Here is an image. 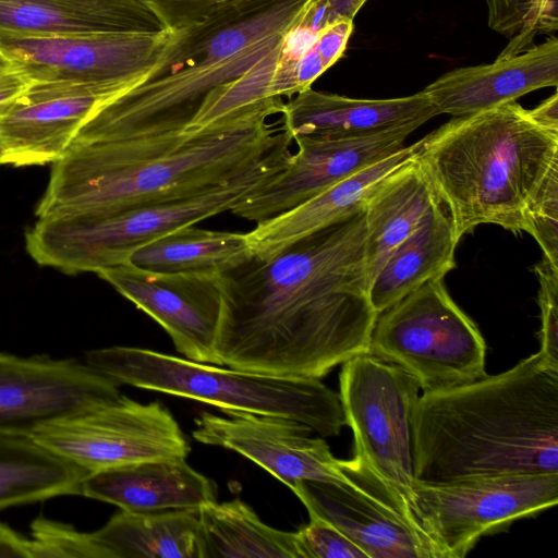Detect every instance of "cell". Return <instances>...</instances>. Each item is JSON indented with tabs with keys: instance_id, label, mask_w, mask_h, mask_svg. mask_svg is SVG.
I'll list each match as a JSON object with an SVG mask.
<instances>
[{
	"instance_id": "1",
	"label": "cell",
	"mask_w": 558,
	"mask_h": 558,
	"mask_svg": "<svg viewBox=\"0 0 558 558\" xmlns=\"http://www.w3.org/2000/svg\"><path fill=\"white\" fill-rule=\"evenodd\" d=\"M364 204L268 258L220 274L218 365L322 378L368 352L377 319L365 268Z\"/></svg>"
},
{
	"instance_id": "2",
	"label": "cell",
	"mask_w": 558,
	"mask_h": 558,
	"mask_svg": "<svg viewBox=\"0 0 558 558\" xmlns=\"http://www.w3.org/2000/svg\"><path fill=\"white\" fill-rule=\"evenodd\" d=\"M315 0H227L203 19L170 31L156 62L97 109L74 143L202 130L271 109L284 34Z\"/></svg>"
},
{
	"instance_id": "3",
	"label": "cell",
	"mask_w": 558,
	"mask_h": 558,
	"mask_svg": "<svg viewBox=\"0 0 558 558\" xmlns=\"http://www.w3.org/2000/svg\"><path fill=\"white\" fill-rule=\"evenodd\" d=\"M263 109L202 130L74 143L52 163L37 218L114 213L199 194L244 173L288 133Z\"/></svg>"
},
{
	"instance_id": "4",
	"label": "cell",
	"mask_w": 558,
	"mask_h": 558,
	"mask_svg": "<svg viewBox=\"0 0 558 558\" xmlns=\"http://www.w3.org/2000/svg\"><path fill=\"white\" fill-rule=\"evenodd\" d=\"M412 451L422 483L558 473V369L537 352L498 375L423 392Z\"/></svg>"
},
{
	"instance_id": "5",
	"label": "cell",
	"mask_w": 558,
	"mask_h": 558,
	"mask_svg": "<svg viewBox=\"0 0 558 558\" xmlns=\"http://www.w3.org/2000/svg\"><path fill=\"white\" fill-rule=\"evenodd\" d=\"M418 142L414 160L459 241L480 225L525 232L533 199L558 168V132L515 101L457 117Z\"/></svg>"
},
{
	"instance_id": "6",
	"label": "cell",
	"mask_w": 558,
	"mask_h": 558,
	"mask_svg": "<svg viewBox=\"0 0 558 558\" xmlns=\"http://www.w3.org/2000/svg\"><path fill=\"white\" fill-rule=\"evenodd\" d=\"M287 137L244 173L199 194L114 213H73L38 218L26 250L43 266L65 274L97 272L128 263L142 245L184 226L231 210L282 170L291 156Z\"/></svg>"
},
{
	"instance_id": "7",
	"label": "cell",
	"mask_w": 558,
	"mask_h": 558,
	"mask_svg": "<svg viewBox=\"0 0 558 558\" xmlns=\"http://www.w3.org/2000/svg\"><path fill=\"white\" fill-rule=\"evenodd\" d=\"M85 362L119 385L183 397L225 413L286 417L323 437L347 425L340 397L317 378L264 375L177 357L150 349L109 347L86 352Z\"/></svg>"
},
{
	"instance_id": "8",
	"label": "cell",
	"mask_w": 558,
	"mask_h": 558,
	"mask_svg": "<svg viewBox=\"0 0 558 558\" xmlns=\"http://www.w3.org/2000/svg\"><path fill=\"white\" fill-rule=\"evenodd\" d=\"M412 375L423 392L485 377V340L449 295L428 280L377 316L368 352Z\"/></svg>"
},
{
	"instance_id": "9",
	"label": "cell",
	"mask_w": 558,
	"mask_h": 558,
	"mask_svg": "<svg viewBox=\"0 0 558 558\" xmlns=\"http://www.w3.org/2000/svg\"><path fill=\"white\" fill-rule=\"evenodd\" d=\"M342 364L339 397L353 432L351 462L389 494L411 525L409 505L416 481L412 413L420 385L401 367L369 353Z\"/></svg>"
},
{
	"instance_id": "10",
	"label": "cell",
	"mask_w": 558,
	"mask_h": 558,
	"mask_svg": "<svg viewBox=\"0 0 558 558\" xmlns=\"http://www.w3.org/2000/svg\"><path fill=\"white\" fill-rule=\"evenodd\" d=\"M557 502L558 473L415 481L409 515L430 558H462L481 537Z\"/></svg>"
},
{
	"instance_id": "11",
	"label": "cell",
	"mask_w": 558,
	"mask_h": 558,
	"mask_svg": "<svg viewBox=\"0 0 558 558\" xmlns=\"http://www.w3.org/2000/svg\"><path fill=\"white\" fill-rule=\"evenodd\" d=\"M32 438L88 473L165 458H185L191 448L178 422L160 402L128 397L39 428Z\"/></svg>"
},
{
	"instance_id": "12",
	"label": "cell",
	"mask_w": 558,
	"mask_h": 558,
	"mask_svg": "<svg viewBox=\"0 0 558 558\" xmlns=\"http://www.w3.org/2000/svg\"><path fill=\"white\" fill-rule=\"evenodd\" d=\"M120 397L119 384L86 362L0 352V435L32 438L51 422Z\"/></svg>"
},
{
	"instance_id": "13",
	"label": "cell",
	"mask_w": 558,
	"mask_h": 558,
	"mask_svg": "<svg viewBox=\"0 0 558 558\" xmlns=\"http://www.w3.org/2000/svg\"><path fill=\"white\" fill-rule=\"evenodd\" d=\"M169 33L2 36L0 53L29 83L74 82L131 87L156 62Z\"/></svg>"
},
{
	"instance_id": "14",
	"label": "cell",
	"mask_w": 558,
	"mask_h": 558,
	"mask_svg": "<svg viewBox=\"0 0 558 558\" xmlns=\"http://www.w3.org/2000/svg\"><path fill=\"white\" fill-rule=\"evenodd\" d=\"M96 275L157 322L185 359L218 365L220 272H157L124 263Z\"/></svg>"
},
{
	"instance_id": "15",
	"label": "cell",
	"mask_w": 558,
	"mask_h": 558,
	"mask_svg": "<svg viewBox=\"0 0 558 558\" xmlns=\"http://www.w3.org/2000/svg\"><path fill=\"white\" fill-rule=\"evenodd\" d=\"M129 86L74 82L29 83L0 111V165L53 163L85 121Z\"/></svg>"
},
{
	"instance_id": "16",
	"label": "cell",
	"mask_w": 558,
	"mask_h": 558,
	"mask_svg": "<svg viewBox=\"0 0 558 558\" xmlns=\"http://www.w3.org/2000/svg\"><path fill=\"white\" fill-rule=\"evenodd\" d=\"M226 414L201 413L195 418L193 438L244 456L290 489L300 481L356 484L342 460L332 456L323 438L312 437L313 429L307 425L247 412Z\"/></svg>"
},
{
	"instance_id": "17",
	"label": "cell",
	"mask_w": 558,
	"mask_h": 558,
	"mask_svg": "<svg viewBox=\"0 0 558 558\" xmlns=\"http://www.w3.org/2000/svg\"><path fill=\"white\" fill-rule=\"evenodd\" d=\"M420 125L410 124L365 137L298 138L287 166L250 192L230 211L260 222L291 209L341 180L404 147Z\"/></svg>"
},
{
	"instance_id": "18",
	"label": "cell",
	"mask_w": 558,
	"mask_h": 558,
	"mask_svg": "<svg viewBox=\"0 0 558 558\" xmlns=\"http://www.w3.org/2000/svg\"><path fill=\"white\" fill-rule=\"evenodd\" d=\"M343 465L355 485L300 481L292 487L308 514L333 525L367 558H430L389 494L350 460Z\"/></svg>"
},
{
	"instance_id": "19",
	"label": "cell",
	"mask_w": 558,
	"mask_h": 558,
	"mask_svg": "<svg viewBox=\"0 0 558 558\" xmlns=\"http://www.w3.org/2000/svg\"><path fill=\"white\" fill-rule=\"evenodd\" d=\"M280 113L292 141L365 137L410 124L421 126L439 114L423 90L399 98L354 99L312 87L283 102Z\"/></svg>"
},
{
	"instance_id": "20",
	"label": "cell",
	"mask_w": 558,
	"mask_h": 558,
	"mask_svg": "<svg viewBox=\"0 0 558 558\" xmlns=\"http://www.w3.org/2000/svg\"><path fill=\"white\" fill-rule=\"evenodd\" d=\"M558 84V40L545 43L494 63L450 71L423 92L440 113L473 114L515 101L535 89Z\"/></svg>"
},
{
	"instance_id": "21",
	"label": "cell",
	"mask_w": 558,
	"mask_h": 558,
	"mask_svg": "<svg viewBox=\"0 0 558 558\" xmlns=\"http://www.w3.org/2000/svg\"><path fill=\"white\" fill-rule=\"evenodd\" d=\"M81 495L131 512L199 509L217 501L214 481L185 458L145 460L88 473Z\"/></svg>"
},
{
	"instance_id": "22",
	"label": "cell",
	"mask_w": 558,
	"mask_h": 558,
	"mask_svg": "<svg viewBox=\"0 0 558 558\" xmlns=\"http://www.w3.org/2000/svg\"><path fill=\"white\" fill-rule=\"evenodd\" d=\"M166 31L138 0H0V37L156 34Z\"/></svg>"
},
{
	"instance_id": "23",
	"label": "cell",
	"mask_w": 558,
	"mask_h": 558,
	"mask_svg": "<svg viewBox=\"0 0 558 558\" xmlns=\"http://www.w3.org/2000/svg\"><path fill=\"white\" fill-rule=\"evenodd\" d=\"M420 142L339 181L298 206L257 222L246 233L253 257H271L295 241L347 216L364 204L389 173L411 160Z\"/></svg>"
},
{
	"instance_id": "24",
	"label": "cell",
	"mask_w": 558,
	"mask_h": 558,
	"mask_svg": "<svg viewBox=\"0 0 558 558\" xmlns=\"http://www.w3.org/2000/svg\"><path fill=\"white\" fill-rule=\"evenodd\" d=\"M438 202L414 157L373 189L364 201L365 268L369 286L391 253Z\"/></svg>"
},
{
	"instance_id": "25",
	"label": "cell",
	"mask_w": 558,
	"mask_h": 558,
	"mask_svg": "<svg viewBox=\"0 0 558 558\" xmlns=\"http://www.w3.org/2000/svg\"><path fill=\"white\" fill-rule=\"evenodd\" d=\"M458 242L450 216L438 202L373 279L368 298L377 315L428 280L444 278L453 269Z\"/></svg>"
},
{
	"instance_id": "26",
	"label": "cell",
	"mask_w": 558,
	"mask_h": 558,
	"mask_svg": "<svg viewBox=\"0 0 558 558\" xmlns=\"http://www.w3.org/2000/svg\"><path fill=\"white\" fill-rule=\"evenodd\" d=\"M92 534L107 558H199L198 509L121 510Z\"/></svg>"
},
{
	"instance_id": "27",
	"label": "cell",
	"mask_w": 558,
	"mask_h": 558,
	"mask_svg": "<svg viewBox=\"0 0 558 558\" xmlns=\"http://www.w3.org/2000/svg\"><path fill=\"white\" fill-rule=\"evenodd\" d=\"M199 558H301L295 532L274 529L240 499L198 509Z\"/></svg>"
},
{
	"instance_id": "28",
	"label": "cell",
	"mask_w": 558,
	"mask_h": 558,
	"mask_svg": "<svg viewBox=\"0 0 558 558\" xmlns=\"http://www.w3.org/2000/svg\"><path fill=\"white\" fill-rule=\"evenodd\" d=\"M87 475L31 437L0 435V510L81 495Z\"/></svg>"
},
{
	"instance_id": "29",
	"label": "cell",
	"mask_w": 558,
	"mask_h": 558,
	"mask_svg": "<svg viewBox=\"0 0 558 558\" xmlns=\"http://www.w3.org/2000/svg\"><path fill=\"white\" fill-rule=\"evenodd\" d=\"M246 233L184 226L138 247L130 264L157 272H223L252 258Z\"/></svg>"
},
{
	"instance_id": "30",
	"label": "cell",
	"mask_w": 558,
	"mask_h": 558,
	"mask_svg": "<svg viewBox=\"0 0 558 558\" xmlns=\"http://www.w3.org/2000/svg\"><path fill=\"white\" fill-rule=\"evenodd\" d=\"M488 26L510 37L500 57H511L532 48L537 33L558 28V0H486Z\"/></svg>"
},
{
	"instance_id": "31",
	"label": "cell",
	"mask_w": 558,
	"mask_h": 558,
	"mask_svg": "<svg viewBox=\"0 0 558 558\" xmlns=\"http://www.w3.org/2000/svg\"><path fill=\"white\" fill-rule=\"evenodd\" d=\"M29 544L32 558H107L92 533L44 517L32 522Z\"/></svg>"
},
{
	"instance_id": "32",
	"label": "cell",
	"mask_w": 558,
	"mask_h": 558,
	"mask_svg": "<svg viewBox=\"0 0 558 558\" xmlns=\"http://www.w3.org/2000/svg\"><path fill=\"white\" fill-rule=\"evenodd\" d=\"M352 29V20H340L318 31L313 46L292 68L290 98L310 88L317 77L341 58Z\"/></svg>"
},
{
	"instance_id": "33",
	"label": "cell",
	"mask_w": 558,
	"mask_h": 558,
	"mask_svg": "<svg viewBox=\"0 0 558 558\" xmlns=\"http://www.w3.org/2000/svg\"><path fill=\"white\" fill-rule=\"evenodd\" d=\"M525 232L539 244L543 256L558 266V168L547 174L533 199Z\"/></svg>"
},
{
	"instance_id": "34",
	"label": "cell",
	"mask_w": 558,
	"mask_h": 558,
	"mask_svg": "<svg viewBox=\"0 0 558 558\" xmlns=\"http://www.w3.org/2000/svg\"><path fill=\"white\" fill-rule=\"evenodd\" d=\"M538 305L541 308V349L538 353L548 366L558 369V266L545 256L536 264Z\"/></svg>"
},
{
	"instance_id": "35",
	"label": "cell",
	"mask_w": 558,
	"mask_h": 558,
	"mask_svg": "<svg viewBox=\"0 0 558 558\" xmlns=\"http://www.w3.org/2000/svg\"><path fill=\"white\" fill-rule=\"evenodd\" d=\"M295 535L301 558H367L344 534L314 514Z\"/></svg>"
},
{
	"instance_id": "36",
	"label": "cell",
	"mask_w": 558,
	"mask_h": 558,
	"mask_svg": "<svg viewBox=\"0 0 558 558\" xmlns=\"http://www.w3.org/2000/svg\"><path fill=\"white\" fill-rule=\"evenodd\" d=\"M168 29L172 31L203 19L227 0H138Z\"/></svg>"
},
{
	"instance_id": "37",
	"label": "cell",
	"mask_w": 558,
	"mask_h": 558,
	"mask_svg": "<svg viewBox=\"0 0 558 558\" xmlns=\"http://www.w3.org/2000/svg\"><path fill=\"white\" fill-rule=\"evenodd\" d=\"M366 0H315L299 23L313 32L340 20H352Z\"/></svg>"
},
{
	"instance_id": "38",
	"label": "cell",
	"mask_w": 558,
	"mask_h": 558,
	"mask_svg": "<svg viewBox=\"0 0 558 558\" xmlns=\"http://www.w3.org/2000/svg\"><path fill=\"white\" fill-rule=\"evenodd\" d=\"M29 85L20 70L0 53V111Z\"/></svg>"
},
{
	"instance_id": "39",
	"label": "cell",
	"mask_w": 558,
	"mask_h": 558,
	"mask_svg": "<svg viewBox=\"0 0 558 558\" xmlns=\"http://www.w3.org/2000/svg\"><path fill=\"white\" fill-rule=\"evenodd\" d=\"M0 557L32 558L29 538L0 521Z\"/></svg>"
},
{
	"instance_id": "40",
	"label": "cell",
	"mask_w": 558,
	"mask_h": 558,
	"mask_svg": "<svg viewBox=\"0 0 558 558\" xmlns=\"http://www.w3.org/2000/svg\"><path fill=\"white\" fill-rule=\"evenodd\" d=\"M531 118L541 126L558 132V95L553 96L541 102L532 110H527Z\"/></svg>"
}]
</instances>
